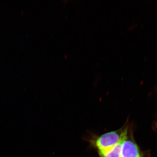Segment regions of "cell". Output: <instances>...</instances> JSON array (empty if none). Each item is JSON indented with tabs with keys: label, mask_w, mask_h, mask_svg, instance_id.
Instances as JSON below:
<instances>
[{
	"label": "cell",
	"mask_w": 157,
	"mask_h": 157,
	"mask_svg": "<svg viewBox=\"0 0 157 157\" xmlns=\"http://www.w3.org/2000/svg\"><path fill=\"white\" fill-rule=\"evenodd\" d=\"M128 132V129H120L103 134L96 140L95 145L100 153L104 152L117 144Z\"/></svg>",
	"instance_id": "6da1fadb"
},
{
	"label": "cell",
	"mask_w": 157,
	"mask_h": 157,
	"mask_svg": "<svg viewBox=\"0 0 157 157\" xmlns=\"http://www.w3.org/2000/svg\"><path fill=\"white\" fill-rule=\"evenodd\" d=\"M121 157H143L139 147L128 135L122 144Z\"/></svg>",
	"instance_id": "7a4b0ae2"
},
{
	"label": "cell",
	"mask_w": 157,
	"mask_h": 157,
	"mask_svg": "<svg viewBox=\"0 0 157 157\" xmlns=\"http://www.w3.org/2000/svg\"><path fill=\"white\" fill-rule=\"evenodd\" d=\"M128 132L123 137L122 140L115 146L104 152L100 153L101 157H121L122 144L128 136Z\"/></svg>",
	"instance_id": "3957f363"
}]
</instances>
